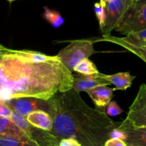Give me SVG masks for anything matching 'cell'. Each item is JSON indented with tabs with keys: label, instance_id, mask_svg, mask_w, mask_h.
Wrapping results in <instances>:
<instances>
[{
	"label": "cell",
	"instance_id": "1",
	"mask_svg": "<svg viewBox=\"0 0 146 146\" xmlns=\"http://www.w3.org/2000/svg\"><path fill=\"white\" fill-rule=\"evenodd\" d=\"M74 74L58 59L0 43V101L21 97L48 100L73 88Z\"/></svg>",
	"mask_w": 146,
	"mask_h": 146
},
{
	"label": "cell",
	"instance_id": "2",
	"mask_svg": "<svg viewBox=\"0 0 146 146\" xmlns=\"http://www.w3.org/2000/svg\"><path fill=\"white\" fill-rule=\"evenodd\" d=\"M50 101L53 108L50 133L60 141L73 138L82 146H104L122 122L111 120L104 109L90 107L74 88L58 93Z\"/></svg>",
	"mask_w": 146,
	"mask_h": 146
},
{
	"label": "cell",
	"instance_id": "3",
	"mask_svg": "<svg viewBox=\"0 0 146 146\" xmlns=\"http://www.w3.org/2000/svg\"><path fill=\"white\" fill-rule=\"evenodd\" d=\"M94 43L93 39L74 40L61 49L57 56L61 62L73 73L77 64L96 53Z\"/></svg>",
	"mask_w": 146,
	"mask_h": 146
},
{
	"label": "cell",
	"instance_id": "4",
	"mask_svg": "<svg viewBox=\"0 0 146 146\" xmlns=\"http://www.w3.org/2000/svg\"><path fill=\"white\" fill-rule=\"evenodd\" d=\"M145 29L146 0H136L115 30L127 36Z\"/></svg>",
	"mask_w": 146,
	"mask_h": 146
},
{
	"label": "cell",
	"instance_id": "5",
	"mask_svg": "<svg viewBox=\"0 0 146 146\" xmlns=\"http://www.w3.org/2000/svg\"><path fill=\"white\" fill-rule=\"evenodd\" d=\"M10 119L19 127L30 141L38 146H58L60 141L49 131L36 128L29 123L26 118L13 111Z\"/></svg>",
	"mask_w": 146,
	"mask_h": 146
},
{
	"label": "cell",
	"instance_id": "6",
	"mask_svg": "<svg viewBox=\"0 0 146 146\" xmlns=\"http://www.w3.org/2000/svg\"><path fill=\"white\" fill-rule=\"evenodd\" d=\"M134 0H113L106 7V19L104 26L101 29L102 36L111 35L113 30L122 21Z\"/></svg>",
	"mask_w": 146,
	"mask_h": 146
},
{
	"label": "cell",
	"instance_id": "7",
	"mask_svg": "<svg viewBox=\"0 0 146 146\" xmlns=\"http://www.w3.org/2000/svg\"><path fill=\"white\" fill-rule=\"evenodd\" d=\"M6 104L14 112L26 117L34 111H42L51 116L53 111L50 99L44 100L34 97H21L6 101Z\"/></svg>",
	"mask_w": 146,
	"mask_h": 146
},
{
	"label": "cell",
	"instance_id": "8",
	"mask_svg": "<svg viewBox=\"0 0 146 146\" xmlns=\"http://www.w3.org/2000/svg\"><path fill=\"white\" fill-rule=\"evenodd\" d=\"M121 124L134 128H146V84L140 86L126 118Z\"/></svg>",
	"mask_w": 146,
	"mask_h": 146
},
{
	"label": "cell",
	"instance_id": "9",
	"mask_svg": "<svg viewBox=\"0 0 146 146\" xmlns=\"http://www.w3.org/2000/svg\"><path fill=\"white\" fill-rule=\"evenodd\" d=\"M110 84H111L107 80L103 78L102 74L101 73L91 76H85L80 74H74L73 88L78 93L81 91L86 92L92 88Z\"/></svg>",
	"mask_w": 146,
	"mask_h": 146
},
{
	"label": "cell",
	"instance_id": "10",
	"mask_svg": "<svg viewBox=\"0 0 146 146\" xmlns=\"http://www.w3.org/2000/svg\"><path fill=\"white\" fill-rule=\"evenodd\" d=\"M94 41V42L105 41V42H110L117 44V45L126 49L129 52L135 54V56L139 57L144 62L146 63V45H139V44H134V43L130 41L126 37H117L113 36L112 35L102 36L101 38L95 39Z\"/></svg>",
	"mask_w": 146,
	"mask_h": 146
},
{
	"label": "cell",
	"instance_id": "11",
	"mask_svg": "<svg viewBox=\"0 0 146 146\" xmlns=\"http://www.w3.org/2000/svg\"><path fill=\"white\" fill-rule=\"evenodd\" d=\"M0 137L16 138L23 142L34 144L30 141L28 135L8 118L0 117Z\"/></svg>",
	"mask_w": 146,
	"mask_h": 146
},
{
	"label": "cell",
	"instance_id": "12",
	"mask_svg": "<svg viewBox=\"0 0 146 146\" xmlns=\"http://www.w3.org/2000/svg\"><path fill=\"white\" fill-rule=\"evenodd\" d=\"M113 88L108 87V86H98L86 91L90 98L94 101L96 106L100 109H104L111 102L113 98Z\"/></svg>",
	"mask_w": 146,
	"mask_h": 146
},
{
	"label": "cell",
	"instance_id": "13",
	"mask_svg": "<svg viewBox=\"0 0 146 146\" xmlns=\"http://www.w3.org/2000/svg\"><path fill=\"white\" fill-rule=\"evenodd\" d=\"M118 128L126 133L127 146H146V128H134L121 123Z\"/></svg>",
	"mask_w": 146,
	"mask_h": 146
},
{
	"label": "cell",
	"instance_id": "14",
	"mask_svg": "<svg viewBox=\"0 0 146 146\" xmlns=\"http://www.w3.org/2000/svg\"><path fill=\"white\" fill-rule=\"evenodd\" d=\"M33 126L46 131H51L53 128V118L50 114L45 111H34L25 117Z\"/></svg>",
	"mask_w": 146,
	"mask_h": 146
},
{
	"label": "cell",
	"instance_id": "15",
	"mask_svg": "<svg viewBox=\"0 0 146 146\" xmlns=\"http://www.w3.org/2000/svg\"><path fill=\"white\" fill-rule=\"evenodd\" d=\"M103 78L108 81L110 84L115 85L114 91L116 90H126L132 85V82L135 78V76H132L129 72H121L113 75H106L102 74Z\"/></svg>",
	"mask_w": 146,
	"mask_h": 146
},
{
	"label": "cell",
	"instance_id": "16",
	"mask_svg": "<svg viewBox=\"0 0 146 146\" xmlns=\"http://www.w3.org/2000/svg\"><path fill=\"white\" fill-rule=\"evenodd\" d=\"M44 18L51 24L54 28H59L64 24V19L59 13L56 10H53L47 7H44Z\"/></svg>",
	"mask_w": 146,
	"mask_h": 146
},
{
	"label": "cell",
	"instance_id": "17",
	"mask_svg": "<svg viewBox=\"0 0 146 146\" xmlns=\"http://www.w3.org/2000/svg\"><path fill=\"white\" fill-rule=\"evenodd\" d=\"M74 71L85 76H91L99 73L95 64L88 58H86L77 64Z\"/></svg>",
	"mask_w": 146,
	"mask_h": 146
},
{
	"label": "cell",
	"instance_id": "18",
	"mask_svg": "<svg viewBox=\"0 0 146 146\" xmlns=\"http://www.w3.org/2000/svg\"><path fill=\"white\" fill-rule=\"evenodd\" d=\"M127 38L131 42L139 45H146V29L138 32H133L128 34Z\"/></svg>",
	"mask_w": 146,
	"mask_h": 146
},
{
	"label": "cell",
	"instance_id": "19",
	"mask_svg": "<svg viewBox=\"0 0 146 146\" xmlns=\"http://www.w3.org/2000/svg\"><path fill=\"white\" fill-rule=\"evenodd\" d=\"M0 146H38L9 137H0Z\"/></svg>",
	"mask_w": 146,
	"mask_h": 146
},
{
	"label": "cell",
	"instance_id": "20",
	"mask_svg": "<svg viewBox=\"0 0 146 146\" xmlns=\"http://www.w3.org/2000/svg\"><path fill=\"white\" fill-rule=\"evenodd\" d=\"M94 11L98 21L99 22L100 29H102L104 26L106 19V7H103L100 3H95L94 4Z\"/></svg>",
	"mask_w": 146,
	"mask_h": 146
},
{
	"label": "cell",
	"instance_id": "21",
	"mask_svg": "<svg viewBox=\"0 0 146 146\" xmlns=\"http://www.w3.org/2000/svg\"><path fill=\"white\" fill-rule=\"evenodd\" d=\"M123 113V110L121 107L118 106L116 101H111L108 106H107L106 114L110 116H116V115H121Z\"/></svg>",
	"mask_w": 146,
	"mask_h": 146
},
{
	"label": "cell",
	"instance_id": "22",
	"mask_svg": "<svg viewBox=\"0 0 146 146\" xmlns=\"http://www.w3.org/2000/svg\"><path fill=\"white\" fill-rule=\"evenodd\" d=\"M13 111L5 102L0 101V117L1 118H11Z\"/></svg>",
	"mask_w": 146,
	"mask_h": 146
},
{
	"label": "cell",
	"instance_id": "23",
	"mask_svg": "<svg viewBox=\"0 0 146 146\" xmlns=\"http://www.w3.org/2000/svg\"><path fill=\"white\" fill-rule=\"evenodd\" d=\"M127 138V134L125 131L123 130L115 128L111 132V138H114V139H120L122 141H125Z\"/></svg>",
	"mask_w": 146,
	"mask_h": 146
},
{
	"label": "cell",
	"instance_id": "24",
	"mask_svg": "<svg viewBox=\"0 0 146 146\" xmlns=\"http://www.w3.org/2000/svg\"><path fill=\"white\" fill-rule=\"evenodd\" d=\"M58 146H82L78 141L73 138H64L61 140Z\"/></svg>",
	"mask_w": 146,
	"mask_h": 146
},
{
	"label": "cell",
	"instance_id": "25",
	"mask_svg": "<svg viewBox=\"0 0 146 146\" xmlns=\"http://www.w3.org/2000/svg\"><path fill=\"white\" fill-rule=\"evenodd\" d=\"M104 146H127V145L125 141L122 140L110 138L106 142Z\"/></svg>",
	"mask_w": 146,
	"mask_h": 146
},
{
	"label": "cell",
	"instance_id": "26",
	"mask_svg": "<svg viewBox=\"0 0 146 146\" xmlns=\"http://www.w3.org/2000/svg\"><path fill=\"white\" fill-rule=\"evenodd\" d=\"M113 0H100V4H101V5L103 6V7H106V5L108 4V3H110L111 1H112Z\"/></svg>",
	"mask_w": 146,
	"mask_h": 146
},
{
	"label": "cell",
	"instance_id": "27",
	"mask_svg": "<svg viewBox=\"0 0 146 146\" xmlns=\"http://www.w3.org/2000/svg\"><path fill=\"white\" fill-rule=\"evenodd\" d=\"M7 1H8L9 2H10V3H11V2H12V1H15V0H7Z\"/></svg>",
	"mask_w": 146,
	"mask_h": 146
},
{
	"label": "cell",
	"instance_id": "28",
	"mask_svg": "<svg viewBox=\"0 0 146 146\" xmlns=\"http://www.w3.org/2000/svg\"><path fill=\"white\" fill-rule=\"evenodd\" d=\"M134 1H136V0H134Z\"/></svg>",
	"mask_w": 146,
	"mask_h": 146
}]
</instances>
